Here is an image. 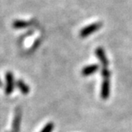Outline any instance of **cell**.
<instances>
[{
    "instance_id": "1",
    "label": "cell",
    "mask_w": 132,
    "mask_h": 132,
    "mask_svg": "<svg viewBox=\"0 0 132 132\" xmlns=\"http://www.w3.org/2000/svg\"><path fill=\"white\" fill-rule=\"evenodd\" d=\"M22 117V111L21 108L18 107L15 110L14 116L12 122V132H20Z\"/></svg>"
},
{
    "instance_id": "2",
    "label": "cell",
    "mask_w": 132,
    "mask_h": 132,
    "mask_svg": "<svg viewBox=\"0 0 132 132\" xmlns=\"http://www.w3.org/2000/svg\"><path fill=\"white\" fill-rule=\"evenodd\" d=\"M102 26V24L100 22L97 23H93L92 25H89L86 27H84V29H82L80 30V36L81 37H86L89 35H91L92 33L96 32V30H98Z\"/></svg>"
},
{
    "instance_id": "3",
    "label": "cell",
    "mask_w": 132,
    "mask_h": 132,
    "mask_svg": "<svg viewBox=\"0 0 132 132\" xmlns=\"http://www.w3.org/2000/svg\"><path fill=\"white\" fill-rule=\"evenodd\" d=\"M6 88H5V93L6 95H10L14 92V76L11 72H7L6 74Z\"/></svg>"
},
{
    "instance_id": "4",
    "label": "cell",
    "mask_w": 132,
    "mask_h": 132,
    "mask_svg": "<svg viewBox=\"0 0 132 132\" xmlns=\"http://www.w3.org/2000/svg\"><path fill=\"white\" fill-rule=\"evenodd\" d=\"M110 95V82L109 80H103V82L102 84L101 87V92L100 96L103 100L108 99Z\"/></svg>"
},
{
    "instance_id": "5",
    "label": "cell",
    "mask_w": 132,
    "mask_h": 132,
    "mask_svg": "<svg viewBox=\"0 0 132 132\" xmlns=\"http://www.w3.org/2000/svg\"><path fill=\"white\" fill-rule=\"evenodd\" d=\"M99 69V66L97 64H92L89 66H86L85 68H84L81 71V74L84 77H88L90 76L92 73L96 72Z\"/></svg>"
},
{
    "instance_id": "6",
    "label": "cell",
    "mask_w": 132,
    "mask_h": 132,
    "mask_svg": "<svg viewBox=\"0 0 132 132\" xmlns=\"http://www.w3.org/2000/svg\"><path fill=\"white\" fill-rule=\"evenodd\" d=\"M96 56L97 57L100 59V61H101V63L103 64V68H106L108 64V61L107 60V57L105 56V53H104V51L102 48H98L96 51Z\"/></svg>"
},
{
    "instance_id": "7",
    "label": "cell",
    "mask_w": 132,
    "mask_h": 132,
    "mask_svg": "<svg viewBox=\"0 0 132 132\" xmlns=\"http://www.w3.org/2000/svg\"><path fill=\"white\" fill-rule=\"evenodd\" d=\"M16 86L18 87V88L20 90V92L22 94H24V95H26V94H28L30 91V87L28 86L25 82H23L22 80H19L16 82Z\"/></svg>"
},
{
    "instance_id": "8",
    "label": "cell",
    "mask_w": 132,
    "mask_h": 132,
    "mask_svg": "<svg viewBox=\"0 0 132 132\" xmlns=\"http://www.w3.org/2000/svg\"><path fill=\"white\" fill-rule=\"evenodd\" d=\"M29 26L30 25L27 22H25L22 20H17V21H14L13 23V26L15 29H22V28H26Z\"/></svg>"
},
{
    "instance_id": "9",
    "label": "cell",
    "mask_w": 132,
    "mask_h": 132,
    "mask_svg": "<svg viewBox=\"0 0 132 132\" xmlns=\"http://www.w3.org/2000/svg\"><path fill=\"white\" fill-rule=\"evenodd\" d=\"M53 129H54V123L52 122H50L44 126V127L42 129L40 132H53Z\"/></svg>"
},
{
    "instance_id": "10",
    "label": "cell",
    "mask_w": 132,
    "mask_h": 132,
    "mask_svg": "<svg viewBox=\"0 0 132 132\" xmlns=\"http://www.w3.org/2000/svg\"><path fill=\"white\" fill-rule=\"evenodd\" d=\"M2 86H3V84H2L1 80H0V87H2Z\"/></svg>"
}]
</instances>
